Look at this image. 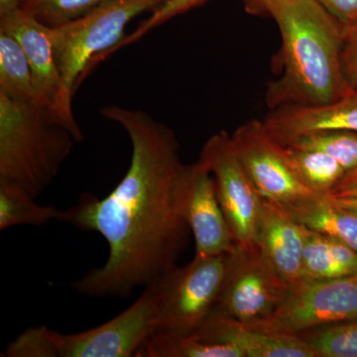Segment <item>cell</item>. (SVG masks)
<instances>
[{"label": "cell", "instance_id": "6da1fadb", "mask_svg": "<svg viewBox=\"0 0 357 357\" xmlns=\"http://www.w3.org/2000/svg\"><path fill=\"white\" fill-rule=\"evenodd\" d=\"M105 119L116 122L131 142L130 165L105 198L82 196L65 211L64 222L96 231L109 244V257L72 283L89 297L128 298L176 266L190 230L178 211L176 184L183 165L170 128L140 109L107 105Z\"/></svg>", "mask_w": 357, "mask_h": 357}, {"label": "cell", "instance_id": "7a4b0ae2", "mask_svg": "<svg viewBox=\"0 0 357 357\" xmlns=\"http://www.w3.org/2000/svg\"><path fill=\"white\" fill-rule=\"evenodd\" d=\"M265 14L278 25L283 64L267 86L270 109L326 105L354 91L342 68L344 26L317 0H272Z\"/></svg>", "mask_w": 357, "mask_h": 357}, {"label": "cell", "instance_id": "3957f363", "mask_svg": "<svg viewBox=\"0 0 357 357\" xmlns=\"http://www.w3.org/2000/svg\"><path fill=\"white\" fill-rule=\"evenodd\" d=\"M75 142L69 126L49 107L0 93V178L37 198L57 177Z\"/></svg>", "mask_w": 357, "mask_h": 357}, {"label": "cell", "instance_id": "277c9868", "mask_svg": "<svg viewBox=\"0 0 357 357\" xmlns=\"http://www.w3.org/2000/svg\"><path fill=\"white\" fill-rule=\"evenodd\" d=\"M159 289L156 282L119 316L77 333L46 326L24 331L7 347V357H130L157 331Z\"/></svg>", "mask_w": 357, "mask_h": 357}, {"label": "cell", "instance_id": "5b68a950", "mask_svg": "<svg viewBox=\"0 0 357 357\" xmlns=\"http://www.w3.org/2000/svg\"><path fill=\"white\" fill-rule=\"evenodd\" d=\"M165 1L107 0L83 17L50 27L56 60L68 96L73 98L96 61L121 43L126 36V26L133 18L155 10Z\"/></svg>", "mask_w": 357, "mask_h": 357}, {"label": "cell", "instance_id": "8992f818", "mask_svg": "<svg viewBox=\"0 0 357 357\" xmlns=\"http://www.w3.org/2000/svg\"><path fill=\"white\" fill-rule=\"evenodd\" d=\"M229 255L195 256L189 264L174 266L155 281L159 289L157 333L183 335L206 321L217 307Z\"/></svg>", "mask_w": 357, "mask_h": 357}, {"label": "cell", "instance_id": "52a82bcc", "mask_svg": "<svg viewBox=\"0 0 357 357\" xmlns=\"http://www.w3.org/2000/svg\"><path fill=\"white\" fill-rule=\"evenodd\" d=\"M288 290L257 244L236 245L229 255L215 309L238 323L260 326L280 307Z\"/></svg>", "mask_w": 357, "mask_h": 357}, {"label": "cell", "instance_id": "ba28073f", "mask_svg": "<svg viewBox=\"0 0 357 357\" xmlns=\"http://www.w3.org/2000/svg\"><path fill=\"white\" fill-rule=\"evenodd\" d=\"M356 319L357 275L330 280L304 279L289 287L280 307L256 328L300 335Z\"/></svg>", "mask_w": 357, "mask_h": 357}, {"label": "cell", "instance_id": "9c48e42d", "mask_svg": "<svg viewBox=\"0 0 357 357\" xmlns=\"http://www.w3.org/2000/svg\"><path fill=\"white\" fill-rule=\"evenodd\" d=\"M199 160L215 178L218 202L234 243L239 246L257 244L263 199L237 156L231 135L222 131L208 138Z\"/></svg>", "mask_w": 357, "mask_h": 357}, {"label": "cell", "instance_id": "30bf717a", "mask_svg": "<svg viewBox=\"0 0 357 357\" xmlns=\"http://www.w3.org/2000/svg\"><path fill=\"white\" fill-rule=\"evenodd\" d=\"M237 156L265 201L285 206L314 194L299 182L282 153L280 143L263 121L251 119L231 134Z\"/></svg>", "mask_w": 357, "mask_h": 357}, {"label": "cell", "instance_id": "8fae6325", "mask_svg": "<svg viewBox=\"0 0 357 357\" xmlns=\"http://www.w3.org/2000/svg\"><path fill=\"white\" fill-rule=\"evenodd\" d=\"M181 215L195 237L198 257L225 255L236 248L234 237L218 202L215 178L198 160L183 165L176 184Z\"/></svg>", "mask_w": 357, "mask_h": 357}, {"label": "cell", "instance_id": "7c38bea8", "mask_svg": "<svg viewBox=\"0 0 357 357\" xmlns=\"http://www.w3.org/2000/svg\"><path fill=\"white\" fill-rule=\"evenodd\" d=\"M0 31L11 35L24 50L35 84L45 107L69 126L77 142L84 134L72 110V100L66 91L50 36V27L42 24L21 8L0 15Z\"/></svg>", "mask_w": 357, "mask_h": 357}, {"label": "cell", "instance_id": "4fadbf2b", "mask_svg": "<svg viewBox=\"0 0 357 357\" xmlns=\"http://www.w3.org/2000/svg\"><path fill=\"white\" fill-rule=\"evenodd\" d=\"M196 330L210 342L234 345L244 357H318L299 335L244 325L217 309Z\"/></svg>", "mask_w": 357, "mask_h": 357}, {"label": "cell", "instance_id": "5bb4252c", "mask_svg": "<svg viewBox=\"0 0 357 357\" xmlns=\"http://www.w3.org/2000/svg\"><path fill=\"white\" fill-rule=\"evenodd\" d=\"M306 230L281 206L263 199L256 243L289 287L303 280Z\"/></svg>", "mask_w": 357, "mask_h": 357}, {"label": "cell", "instance_id": "9a60e30c", "mask_svg": "<svg viewBox=\"0 0 357 357\" xmlns=\"http://www.w3.org/2000/svg\"><path fill=\"white\" fill-rule=\"evenodd\" d=\"M263 123L278 142L319 130L357 132V89L326 105H287L270 109Z\"/></svg>", "mask_w": 357, "mask_h": 357}, {"label": "cell", "instance_id": "2e32d148", "mask_svg": "<svg viewBox=\"0 0 357 357\" xmlns=\"http://www.w3.org/2000/svg\"><path fill=\"white\" fill-rule=\"evenodd\" d=\"M307 229L335 237L357 252V215L338 206L326 195H314L281 206Z\"/></svg>", "mask_w": 357, "mask_h": 357}, {"label": "cell", "instance_id": "e0dca14e", "mask_svg": "<svg viewBox=\"0 0 357 357\" xmlns=\"http://www.w3.org/2000/svg\"><path fill=\"white\" fill-rule=\"evenodd\" d=\"M356 275V251L335 237L307 229L303 280H330Z\"/></svg>", "mask_w": 357, "mask_h": 357}, {"label": "cell", "instance_id": "ac0fdd59", "mask_svg": "<svg viewBox=\"0 0 357 357\" xmlns=\"http://www.w3.org/2000/svg\"><path fill=\"white\" fill-rule=\"evenodd\" d=\"M0 93L16 102L43 105L24 50L17 40L1 31Z\"/></svg>", "mask_w": 357, "mask_h": 357}, {"label": "cell", "instance_id": "d6986e66", "mask_svg": "<svg viewBox=\"0 0 357 357\" xmlns=\"http://www.w3.org/2000/svg\"><path fill=\"white\" fill-rule=\"evenodd\" d=\"M22 185L0 178V230L17 225L43 227L58 220L64 222L65 211L54 206H41Z\"/></svg>", "mask_w": 357, "mask_h": 357}, {"label": "cell", "instance_id": "ffe728a7", "mask_svg": "<svg viewBox=\"0 0 357 357\" xmlns=\"http://www.w3.org/2000/svg\"><path fill=\"white\" fill-rule=\"evenodd\" d=\"M280 145L282 153L294 175L301 184L314 194H330L347 175L344 167L328 155Z\"/></svg>", "mask_w": 357, "mask_h": 357}, {"label": "cell", "instance_id": "44dd1931", "mask_svg": "<svg viewBox=\"0 0 357 357\" xmlns=\"http://www.w3.org/2000/svg\"><path fill=\"white\" fill-rule=\"evenodd\" d=\"M279 143L328 155L337 160L347 173L357 168V132L354 131H314L294 136Z\"/></svg>", "mask_w": 357, "mask_h": 357}, {"label": "cell", "instance_id": "7402d4cb", "mask_svg": "<svg viewBox=\"0 0 357 357\" xmlns=\"http://www.w3.org/2000/svg\"><path fill=\"white\" fill-rule=\"evenodd\" d=\"M297 335L318 357H357V319Z\"/></svg>", "mask_w": 357, "mask_h": 357}, {"label": "cell", "instance_id": "603a6c76", "mask_svg": "<svg viewBox=\"0 0 357 357\" xmlns=\"http://www.w3.org/2000/svg\"><path fill=\"white\" fill-rule=\"evenodd\" d=\"M107 0H22L20 8L48 27L83 17Z\"/></svg>", "mask_w": 357, "mask_h": 357}, {"label": "cell", "instance_id": "cb8c5ba5", "mask_svg": "<svg viewBox=\"0 0 357 357\" xmlns=\"http://www.w3.org/2000/svg\"><path fill=\"white\" fill-rule=\"evenodd\" d=\"M208 1V0H167L158 8L155 9L146 20H143L131 34L126 35L121 43L117 44L112 50L98 59L96 64H100L102 61L114 55L115 51L121 50L123 47L139 41L143 37L146 36L148 33L172 20L176 16L189 13L192 9L202 6Z\"/></svg>", "mask_w": 357, "mask_h": 357}, {"label": "cell", "instance_id": "d4e9b609", "mask_svg": "<svg viewBox=\"0 0 357 357\" xmlns=\"http://www.w3.org/2000/svg\"><path fill=\"white\" fill-rule=\"evenodd\" d=\"M344 28L342 68L347 83L357 89V22Z\"/></svg>", "mask_w": 357, "mask_h": 357}, {"label": "cell", "instance_id": "484cf974", "mask_svg": "<svg viewBox=\"0 0 357 357\" xmlns=\"http://www.w3.org/2000/svg\"><path fill=\"white\" fill-rule=\"evenodd\" d=\"M344 27L357 22V0H317Z\"/></svg>", "mask_w": 357, "mask_h": 357}, {"label": "cell", "instance_id": "4316f807", "mask_svg": "<svg viewBox=\"0 0 357 357\" xmlns=\"http://www.w3.org/2000/svg\"><path fill=\"white\" fill-rule=\"evenodd\" d=\"M326 196L333 198H357V175L345 176Z\"/></svg>", "mask_w": 357, "mask_h": 357}, {"label": "cell", "instance_id": "83f0119b", "mask_svg": "<svg viewBox=\"0 0 357 357\" xmlns=\"http://www.w3.org/2000/svg\"><path fill=\"white\" fill-rule=\"evenodd\" d=\"M243 1L249 13L265 14V8L272 0H243Z\"/></svg>", "mask_w": 357, "mask_h": 357}, {"label": "cell", "instance_id": "f1b7e54d", "mask_svg": "<svg viewBox=\"0 0 357 357\" xmlns=\"http://www.w3.org/2000/svg\"><path fill=\"white\" fill-rule=\"evenodd\" d=\"M330 198L338 206L357 215V198Z\"/></svg>", "mask_w": 357, "mask_h": 357}, {"label": "cell", "instance_id": "f546056e", "mask_svg": "<svg viewBox=\"0 0 357 357\" xmlns=\"http://www.w3.org/2000/svg\"><path fill=\"white\" fill-rule=\"evenodd\" d=\"M22 0H0V15L20 8Z\"/></svg>", "mask_w": 357, "mask_h": 357}, {"label": "cell", "instance_id": "4dcf8cb0", "mask_svg": "<svg viewBox=\"0 0 357 357\" xmlns=\"http://www.w3.org/2000/svg\"><path fill=\"white\" fill-rule=\"evenodd\" d=\"M347 175H357V168L354 169V170L351 171V172L347 173ZM345 175V176H347ZM344 176V177H345Z\"/></svg>", "mask_w": 357, "mask_h": 357}]
</instances>
